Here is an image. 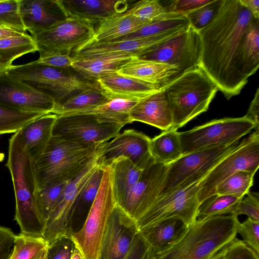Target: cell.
I'll use <instances>...</instances> for the list:
<instances>
[{
    "label": "cell",
    "instance_id": "1",
    "mask_svg": "<svg viewBox=\"0 0 259 259\" xmlns=\"http://www.w3.org/2000/svg\"><path fill=\"white\" fill-rule=\"evenodd\" d=\"M254 19L239 0H222L212 20L198 32L199 67L227 99L239 94L248 81L244 72L246 39Z\"/></svg>",
    "mask_w": 259,
    "mask_h": 259
},
{
    "label": "cell",
    "instance_id": "2",
    "mask_svg": "<svg viewBox=\"0 0 259 259\" xmlns=\"http://www.w3.org/2000/svg\"><path fill=\"white\" fill-rule=\"evenodd\" d=\"M6 166L10 171L14 187V219L20 227V233L42 238L46 222L37 201L38 189L33 161L25 151L20 130L9 139Z\"/></svg>",
    "mask_w": 259,
    "mask_h": 259
},
{
    "label": "cell",
    "instance_id": "3",
    "mask_svg": "<svg viewBox=\"0 0 259 259\" xmlns=\"http://www.w3.org/2000/svg\"><path fill=\"white\" fill-rule=\"evenodd\" d=\"M239 222L233 214L196 220L173 245L153 259H209L236 238Z\"/></svg>",
    "mask_w": 259,
    "mask_h": 259
},
{
    "label": "cell",
    "instance_id": "4",
    "mask_svg": "<svg viewBox=\"0 0 259 259\" xmlns=\"http://www.w3.org/2000/svg\"><path fill=\"white\" fill-rule=\"evenodd\" d=\"M98 146L52 136L42 154L33 161L38 190L75 178L96 158Z\"/></svg>",
    "mask_w": 259,
    "mask_h": 259
},
{
    "label": "cell",
    "instance_id": "5",
    "mask_svg": "<svg viewBox=\"0 0 259 259\" xmlns=\"http://www.w3.org/2000/svg\"><path fill=\"white\" fill-rule=\"evenodd\" d=\"M162 87L171 112V128L177 130L206 112L219 90L199 67L182 73Z\"/></svg>",
    "mask_w": 259,
    "mask_h": 259
},
{
    "label": "cell",
    "instance_id": "6",
    "mask_svg": "<svg viewBox=\"0 0 259 259\" xmlns=\"http://www.w3.org/2000/svg\"><path fill=\"white\" fill-rule=\"evenodd\" d=\"M65 69L49 66L34 61L13 65L7 71L26 85L51 97L56 106L81 91L98 86L96 81L80 77Z\"/></svg>",
    "mask_w": 259,
    "mask_h": 259
},
{
    "label": "cell",
    "instance_id": "7",
    "mask_svg": "<svg viewBox=\"0 0 259 259\" xmlns=\"http://www.w3.org/2000/svg\"><path fill=\"white\" fill-rule=\"evenodd\" d=\"M116 205L111 169L107 166L104 167L96 197L83 225L71 237L84 259H98L102 238Z\"/></svg>",
    "mask_w": 259,
    "mask_h": 259
},
{
    "label": "cell",
    "instance_id": "8",
    "mask_svg": "<svg viewBox=\"0 0 259 259\" xmlns=\"http://www.w3.org/2000/svg\"><path fill=\"white\" fill-rule=\"evenodd\" d=\"M253 130L258 131L254 123L244 116L215 119L179 132L182 155L232 144Z\"/></svg>",
    "mask_w": 259,
    "mask_h": 259
},
{
    "label": "cell",
    "instance_id": "9",
    "mask_svg": "<svg viewBox=\"0 0 259 259\" xmlns=\"http://www.w3.org/2000/svg\"><path fill=\"white\" fill-rule=\"evenodd\" d=\"M232 144L182 155L167 165L159 196L185 188L204 179L209 171L239 145ZM158 196V197H159Z\"/></svg>",
    "mask_w": 259,
    "mask_h": 259
},
{
    "label": "cell",
    "instance_id": "10",
    "mask_svg": "<svg viewBox=\"0 0 259 259\" xmlns=\"http://www.w3.org/2000/svg\"><path fill=\"white\" fill-rule=\"evenodd\" d=\"M42 58L57 54L71 55L94 39L95 28L88 22L66 17L49 28L30 35Z\"/></svg>",
    "mask_w": 259,
    "mask_h": 259
},
{
    "label": "cell",
    "instance_id": "11",
    "mask_svg": "<svg viewBox=\"0 0 259 259\" xmlns=\"http://www.w3.org/2000/svg\"><path fill=\"white\" fill-rule=\"evenodd\" d=\"M259 166V133L252 132L221 160L203 179L198 192L200 205L215 195L218 186L227 178L242 170L256 172Z\"/></svg>",
    "mask_w": 259,
    "mask_h": 259
},
{
    "label": "cell",
    "instance_id": "12",
    "mask_svg": "<svg viewBox=\"0 0 259 259\" xmlns=\"http://www.w3.org/2000/svg\"><path fill=\"white\" fill-rule=\"evenodd\" d=\"M124 126L90 113L57 116L52 136L87 146H99L118 135Z\"/></svg>",
    "mask_w": 259,
    "mask_h": 259
},
{
    "label": "cell",
    "instance_id": "13",
    "mask_svg": "<svg viewBox=\"0 0 259 259\" xmlns=\"http://www.w3.org/2000/svg\"><path fill=\"white\" fill-rule=\"evenodd\" d=\"M203 179L185 188L158 197L137 221L139 230L169 219L180 220L187 226L193 224L197 220L200 205L198 195Z\"/></svg>",
    "mask_w": 259,
    "mask_h": 259
},
{
    "label": "cell",
    "instance_id": "14",
    "mask_svg": "<svg viewBox=\"0 0 259 259\" xmlns=\"http://www.w3.org/2000/svg\"><path fill=\"white\" fill-rule=\"evenodd\" d=\"M201 56L199 33L190 26L175 37L138 57L175 66L179 69L180 75L199 67Z\"/></svg>",
    "mask_w": 259,
    "mask_h": 259
},
{
    "label": "cell",
    "instance_id": "15",
    "mask_svg": "<svg viewBox=\"0 0 259 259\" xmlns=\"http://www.w3.org/2000/svg\"><path fill=\"white\" fill-rule=\"evenodd\" d=\"M150 140L142 132L125 130L98 146L97 161L100 166L106 167L117 158L125 157L143 169L154 162L150 152Z\"/></svg>",
    "mask_w": 259,
    "mask_h": 259
},
{
    "label": "cell",
    "instance_id": "16",
    "mask_svg": "<svg viewBox=\"0 0 259 259\" xmlns=\"http://www.w3.org/2000/svg\"><path fill=\"white\" fill-rule=\"evenodd\" d=\"M167 167V165L154 162L143 169L137 182L118 204L137 222L159 196Z\"/></svg>",
    "mask_w": 259,
    "mask_h": 259
},
{
    "label": "cell",
    "instance_id": "17",
    "mask_svg": "<svg viewBox=\"0 0 259 259\" xmlns=\"http://www.w3.org/2000/svg\"><path fill=\"white\" fill-rule=\"evenodd\" d=\"M100 166L96 157L78 176L68 182L61 197L46 223L42 238L48 245L60 237L71 238L69 223L75 200L85 184Z\"/></svg>",
    "mask_w": 259,
    "mask_h": 259
},
{
    "label": "cell",
    "instance_id": "18",
    "mask_svg": "<svg viewBox=\"0 0 259 259\" xmlns=\"http://www.w3.org/2000/svg\"><path fill=\"white\" fill-rule=\"evenodd\" d=\"M0 106L48 114L53 113L56 103L50 96L29 87L6 71L0 73Z\"/></svg>",
    "mask_w": 259,
    "mask_h": 259
},
{
    "label": "cell",
    "instance_id": "19",
    "mask_svg": "<svg viewBox=\"0 0 259 259\" xmlns=\"http://www.w3.org/2000/svg\"><path fill=\"white\" fill-rule=\"evenodd\" d=\"M139 231L137 222L117 204L102 238L98 259H125Z\"/></svg>",
    "mask_w": 259,
    "mask_h": 259
},
{
    "label": "cell",
    "instance_id": "20",
    "mask_svg": "<svg viewBox=\"0 0 259 259\" xmlns=\"http://www.w3.org/2000/svg\"><path fill=\"white\" fill-rule=\"evenodd\" d=\"M186 30H175L137 39L114 40L107 42L92 41L77 49L71 56L75 58L109 54L127 55L138 57L167 41Z\"/></svg>",
    "mask_w": 259,
    "mask_h": 259
},
{
    "label": "cell",
    "instance_id": "21",
    "mask_svg": "<svg viewBox=\"0 0 259 259\" xmlns=\"http://www.w3.org/2000/svg\"><path fill=\"white\" fill-rule=\"evenodd\" d=\"M66 17H71L94 25L111 16L126 12L125 0H58Z\"/></svg>",
    "mask_w": 259,
    "mask_h": 259
},
{
    "label": "cell",
    "instance_id": "22",
    "mask_svg": "<svg viewBox=\"0 0 259 259\" xmlns=\"http://www.w3.org/2000/svg\"><path fill=\"white\" fill-rule=\"evenodd\" d=\"M132 121L141 122L163 131L172 126V118L164 88L139 100L130 113Z\"/></svg>",
    "mask_w": 259,
    "mask_h": 259
},
{
    "label": "cell",
    "instance_id": "23",
    "mask_svg": "<svg viewBox=\"0 0 259 259\" xmlns=\"http://www.w3.org/2000/svg\"><path fill=\"white\" fill-rule=\"evenodd\" d=\"M19 12L25 29L31 35L66 18L58 0H19Z\"/></svg>",
    "mask_w": 259,
    "mask_h": 259
},
{
    "label": "cell",
    "instance_id": "24",
    "mask_svg": "<svg viewBox=\"0 0 259 259\" xmlns=\"http://www.w3.org/2000/svg\"><path fill=\"white\" fill-rule=\"evenodd\" d=\"M117 73L160 88L180 76L179 70L175 66L136 56L123 65Z\"/></svg>",
    "mask_w": 259,
    "mask_h": 259
},
{
    "label": "cell",
    "instance_id": "25",
    "mask_svg": "<svg viewBox=\"0 0 259 259\" xmlns=\"http://www.w3.org/2000/svg\"><path fill=\"white\" fill-rule=\"evenodd\" d=\"M96 81L110 99L121 98L139 100L160 88L157 85L117 73L99 78Z\"/></svg>",
    "mask_w": 259,
    "mask_h": 259
},
{
    "label": "cell",
    "instance_id": "26",
    "mask_svg": "<svg viewBox=\"0 0 259 259\" xmlns=\"http://www.w3.org/2000/svg\"><path fill=\"white\" fill-rule=\"evenodd\" d=\"M57 118L54 113L45 114L31 121L20 130L26 153L33 160L44 152L52 137L54 123Z\"/></svg>",
    "mask_w": 259,
    "mask_h": 259
},
{
    "label": "cell",
    "instance_id": "27",
    "mask_svg": "<svg viewBox=\"0 0 259 259\" xmlns=\"http://www.w3.org/2000/svg\"><path fill=\"white\" fill-rule=\"evenodd\" d=\"M133 57L109 54L75 58L71 68L83 78L91 81L117 73Z\"/></svg>",
    "mask_w": 259,
    "mask_h": 259
},
{
    "label": "cell",
    "instance_id": "28",
    "mask_svg": "<svg viewBox=\"0 0 259 259\" xmlns=\"http://www.w3.org/2000/svg\"><path fill=\"white\" fill-rule=\"evenodd\" d=\"M188 227L180 220L169 219L145 227L140 232L156 254L173 245Z\"/></svg>",
    "mask_w": 259,
    "mask_h": 259
},
{
    "label": "cell",
    "instance_id": "29",
    "mask_svg": "<svg viewBox=\"0 0 259 259\" xmlns=\"http://www.w3.org/2000/svg\"><path fill=\"white\" fill-rule=\"evenodd\" d=\"M151 22L135 17L127 10L114 15L98 24L95 28L92 41L107 42L116 40L135 32Z\"/></svg>",
    "mask_w": 259,
    "mask_h": 259
},
{
    "label": "cell",
    "instance_id": "30",
    "mask_svg": "<svg viewBox=\"0 0 259 259\" xmlns=\"http://www.w3.org/2000/svg\"><path fill=\"white\" fill-rule=\"evenodd\" d=\"M104 169L100 166L94 172L75 200L69 223L70 237L81 228L88 216L98 191Z\"/></svg>",
    "mask_w": 259,
    "mask_h": 259
},
{
    "label": "cell",
    "instance_id": "31",
    "mask_svg": "<svg viewBox=\"0 0 259 259\" xmlns=\"http://www.w3.org/2000/svg\"><path fill=\"white\" fill-rule=\"evenodd\" d=\"M108 166L111 169L113 190L118 205L137 182L143 169L125 157L117 158Z\"/></svg>",
    "mask_w": 259,
    "mask_h": 259
},
{
    "label": "cell",
    "instance_id": "32",
    "mask_svg": "<svg viewBox=\"0 0 259 259\" xmlns=\"http://www.w3.org/2000/svg\"><path fill=\"white\" fill-rule=\"evenodd\" d=\"M109 99L98 85L70 96L56 105L52 113L57 116L79 113L96 107Z\"/></svg>",
    "mask_w": 259,
    "mask_h": 259
},
{
    "label": "cell",
    "instance_id": "33",
    "mask_svg": "<svg viewBox=\"0 0 259 259\" xmlns=\"http://www.w3.org/2000/svg\"><path fill=\"white\" fill-rule=\"evenodd\" d=\"M150 152L154 162L168 165L182 155L179 132L170 128L150 140Z\"/></svg>",
    "mask_w": 259,
    "mask_h": 259
},
{
    "label": "cell",
    "instance_id": "34",
    "mask_svg": "<svg viewBox=\"0 0 259 259\" xmlns=\"http://www.w3.org/2000/svg\"><path fill=\"white\" fill-rule=\"evenodd\" d=\"M189 27L190 24L186 16L167 12L135 32L116 40L141 38L175 30H186Z\"/></svg>",
    "mask_w": 259,
    "mask_h": 259
},
{
    "label": "cell",
    "instance_id": "35",
    "mask_svg": "<svg viewBox=\"0 0 259 259\" xmlns=\"http://www.w3.org/2000/svg\"><path fill=\"white\" fill-rule=\"evenodd\" d=\"M138 101L121 98L110 99L96 107L79 113L93 114L103 121L124 126L132 123L130 113Z\"/></svg>",
    "mask_w": 259,
    "mask_h": 259
},
{
    "label": "cell",
    "instance_id": "36",
    "mask_svg": "<svg viewBox=\"0 0 259 259\" xmlns=\"http://www.w3.org/2000/svg\"><path fill=\"white\" fill-rule=\"evenodd\" d=\"M35 52H38L35 42L27 33L0 39V57L8 64L12 65L15 59Z\"/></svg>",
    "mask_w": 259,
    "mask_h": 259
},
{
    "label": "cell",
    "instance_id": "37",
    "mask_svg": "<svg viewBox=\"0 0 259 259\" xmlns=\"http://www.w3.org/2000/svg\"><path fill=\"white\" fill-rule=\"evenodd\" d=\"M242 198L230 195L211 196L199 205L196 220L216 215L232 214Z\"/></svg>",
    "mask_w": 259,
    "mask_h": 259
},
{
    "label": "cell",
    "instance_id": "38",
    "mask_svg": "<svg viewBox=\"0 0 259 259\" xmlns=\"http://www.w3.org/2000/svg\"><path fill=\"white\" fill-rule=\"evenodd\" d=\"M255 173V171L242 170L232 175L218 186L215 195L243 198L250 192Z\"/></svg>",
    "mask_w": 259,
    "mask_h": 259
},
{
    "label": "cell",
    "instance_id": "39",
    "mask_svg": "<svg viewBox=\"0 0 259 259\" xmlns=\"http://www.w3.org/2000/svg\"><path fill=\"white\" fill-rule=\"evenodd\" d=\"M45 114H46L16 111L0 106V135L15 133L28 123Z\"/></svg>",
    "mask_w": 259,
    "mask_h": 259
},
{
    "label": "cell",
    "instance_id": "40",
    "mask_svg": "<svg viewBox=\"0 0 259 259\" xmlns=\"http://www.w3.org/2000/svg\"><path fill=\"white\" fill-rule=\"evenodd\" d=\"M48 243L41 237L16 235L9 259H31L45 250Z\"/></svg>",
    "mask_w": 259,
    "mask_h": 259
},
{
    "label": "cell",
    "instance_id": "41",
    "mask_svg": "<svg viewBox=\"0 0 259 259\" xmlns=\"http://www.w3.org/2000/svg\"><path fill=\"white\" fill-rule=\"evenodd\" d=\"M68 182L54 183L37 191L36 198L38 205L46 223L61 197Z\"/></svg>",
    "mask_w": 259,
    "mask_h": 259
},
{
    "label": "cell",
    "instance_id": "42",
    "mask_svg": "<svg viewBox=\"0 0 259 259\" xmlns=\"http://www.w3.org/2000/svg\"><path fill=\"white\" fill-rule=\"evenodd\" d=\"M0 27L26 33L19 12V0H0Z\"/></svg>",
    "mask_w": 259,
    "mask_h": 259
},
{
    "label": "cell",
    "instance_id": "43",
    "mask_svg": "<svg viewBox=\"0 0 259 259\" xmlns=\"http://www.w3.org/2000/svg\"><path fill=\"white\" fill-rule=\"evenodd\" d=\"M222 0H212L210 3L198 8L186 14L190 26L199 32L212 20L218 12Z\"/></svg>",
    "mask_w": 259,
    "mask_h": 259
},
{
    "label": "cell",
    "instance_id": "44",
    "mask_svg": "<svg viewBox=\"0 0 259 259\" xmlns=\"http://www.w3.org/2000/svg\"><path fill=\"white\" fill-rule=\"evenodd\" d=\"M127 11L133 16L148 21L159 18L167 12L165 6L158 0L138 1Z\"/></svg>",
    "mask_w": 259,
    "mask_h": 259
},
{
    "label": "cell",
    "instance_id": "45",
    "mask_svg": "<svg viewBox=\"0 0 259 259\" xmlns=\"http://www.w3.org/2000/svg\"><path fill=\"white\" fill-rule=\"evenodd\" d=\"M236 233L241 236L242 241L259 255V222L249 218L243 223L239 222Z\"/></svg>",
    "mask_w": 259,
    "mask_h": 259
},
{
    "label": "cell",
    "instance_id": "46",
    "mask_svg": "<svg viewBox=\"0 0 259 259\" xmlns=\"http://www.w3.org/2000/svg\"><path fill=\"white\" fill-rule=\"evenodd\" d=\"M75 247L70 237L58 238L48 245L46 259H70Z\"/></svg>",
    "mask_w": 259,
    "mask_h": 259
},
{
    "label": "cell",
    "instance_id": "47",
    "mask_svg": "<svg viewBox=\"0 0 259 259\" xmlns=\"http://www.w3.org/2000/svg\"><path fill=\"white\" fill-rule=\"evenodd\" d=\"M233 215L245 214L259 222V195L257 193L249 192L238 202Z\"/></svg>",
    "mask_w": 259,
    "mask_h": 259
},
{
    "label": "cell",
    "instance_id": "48",
    "mask_svg": "<svg viewBox=\"0 0 259 259\" xmlns=\"http://www.w3.org/2000/svg\"><path fill=\"white\" fill-rule=\"evenodd\" d=\"M224 259H259V255L235 238L228 245Z\"/></svg>",
    "mask_w": 259,
    "mask_h": 259
},
{
    "label": "cell",
    "instance_id": "49",
    "mask_svg": "<svg viewBox=\"0 0 259 259\" xmlns=\"http://www.w3.org/2000/svg\"><path fill=\"white\" fill-rule=\"evenodd\" d=\"M155 254L139 231L125 259H153Z\"/></svg>",
    "mask_w": 259,
    "mask_h": 259
},
{
    "label": "cell",
    "instance_id": "50",
    "mask_svg": "<svg viewBox=\"0 0 259 259\" xmlns=\"http://www.w3.org/2000/svg\"><path fill=\"white\" fill-rule=\"evenodd\" d=\"M212 0H176L165 6L167 12L186 15L189 12L210 3Z\"/></svg>",
    "mask_w": 259,
    "mask_h": 259
},
{
    "label": "cell",
    "instance_id": "51",
    "mask_svg": "<svg viewBox=\"0 0 259 259\" xmlns=\"http://www.w3.org/2000/svg\"><path fill=\"white\" fill-rule=\"evenodd\" d=\"M16 236L11 229L0 226V259H9Z\"/></svg>",
    "mask_w": 259,
    "mask_h": 259
},
{
    "label": "cell",
    "instance_id": "52",
    "mask_svg": "<svg viewBox=\"0 0 259 259\" xmlns=\"http://www.w3.org/2000/svg\"><path fill=\"white\" fill-rule=\"evenodd\" d=\"M75 58L71 55L57 54L42 58H38L36 63L58 68L71 67Z\"/></svg>",
    "mask_w": 259,
    "mask_h": 259
},
{
    "label": "cell",
    "instance_id": "53",
    "mask_svg": "<svg viewBox=\"0 0 259 259\" xmlns=\"http://www.w3.org/2000/svg\"><path fill=\"white\" fill-rule=\"evenodd\" d=\"M258 113H259V89L255 92L254 98L250 103L246 114L245 115L248 119L253 122L258 130Z\"/></svg>",
    "mask_w": 259,
    "mask_h": 259
},
{
    "label": "cell",
    "instance_id": "54",
    "mask_svg": "<svg viewBox=\"0 0 259 259\" xmlns=\"http://www.w3.org/2000/svg\"><path fill=\"white\" fill-rule=\"evenodd\" d=\"M239 1L255 18L259 19L258 0H239Z\"/></svg>",
    "mask_w": 259,
    "mask_h": 259
},
{
    "label": "cell",
    "instance_id": "55",
    "mask_svg": "<svg viewBox=\"0 0 259 259\" xmlns=\"http://www.w3.org/2000/svg\"><path fill=\"white\" fill-rule=\"evenodd\" d=\"M26 33H23L6 28L0 27V39L9 38L10 37L20 36Z\"/></svg>",
    "mask_w": 259,
    "mask_h": 259
},
{
    "label": "cell",
    "instance_id": "56",
    "mask_svg": "<svg viewBox=\"0 0 259 259\" xmlns=\"http://www.w3.org/2000/svg\"><path fill=\"white\" fill-rule=\"evenodd\" d=\"M228 245H226L215 254H214L209 259H224Z\"/></svg>",
    "mask_w": 259,
    "mask_h": 259
},
{
    "label": "cell",
    "instance_id": "57",
    "mask_svg": "<svg viewBox=\"0 0 259 259\" xmlns=\"http://www.w3.org/2000/svg\"><path fill=\"white\" fill-rule=\"evenodd\" d=\"M70 259H84V258L80 251L75 247Z\"/></svg>",
    "mask_w": 259,
    "mask_h": 259
},
{
    "label": "cell",
    "instance_id": "58",
    "mask_svg": "<svg viewBox=\"0 0 259 259\" xmlns=\"http://www.w3.org/2000/svg\"><path fill=\"white\" fill-rule=\"evenodd\" d=\"M12 65L0 63V73L7 71Z\"/></svg>",
    "mask_w": 259,
    "mask_h": 259
},
{
    "label": "cell",
    "instance_id": "59",
    "mask_svg": "<svg viewBox=\"0 0 259 259\" xmlns=\"http://www.w3.org/2000/svg\"><path fill=\"white\" fill-rule=\"evenodd\" d=\"M46 249L47 248L42 251L39 259H46Z\"/></svg>",
    "mask_w": 259,
    "mask_h": 259
},
{
    "label": "cell",
    "instance_id": "60",
    "mask_svg": "<svg viewBox=\"0 0 259 259\" xmlns=\"http://www.w3.org/2000/svg\"><path fill=\"white\" fill-rule=\"evenodd\" d=\"M5 157V155L3 153H0V162H2L4 160Z\"/></svg>",
    "mask_w": 259,
    "mask_h": 259
},
{
    "label": "cell",
    "instance_id": "61",
    "mask_svg": "<svg viewBox=\"0 0 259 259\" xmlns=\"http://www.w3.org/2000/svg\"><path fill=\"white\" fill-rule=\"evenodd\" d=\"M0 63H4V64H8L6 62V61L1 57H0ZM10 65H11V64H10Z\"/></svg>",
    "mask_w": 259,
    "mask_h": 259
}]
</instances>
